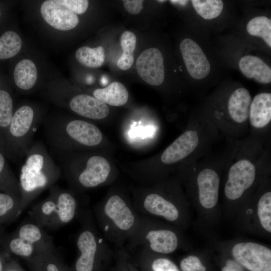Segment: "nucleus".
Instances as JSON below:
<instances>
[{
	"instance_id": "1",
	"label": "nucleus",
	"mask_w": 271,
	"mask_h": 271,
	"mask_svg": "<svg viewBox=\"0 0 271 271\" xmlns=\"http://www.w3.org/2000/svg\"><path fill=\"white\" fill-rule=\"evenodd\" d=\"M24 158L19 183L22 190L32 193L45 187L50 179L58 174L59 168L40 142L33 143Z\"/></svg>"
},
{
	"instance_id": "2",
	"label": "nucleus",
	"mask_w": 271,
	"mask_h": 271,
	"mask_svg": "<svg viewBox=\"0 0 271 271\" xmlns=\"http://www.w3.org/2000/svg\"><path fill=\"white\" fill-rule=\"evenodd\" d=\"M41 123L30 105H22L14 111L6 139L8 159L15 161L24 157L33 143L34 134Z\"/></svg>"
},
{
	"instance_id": "3",
	"label": "nucleus",
	"mask_w": 271,
	"mask_h": 271,
	"mask_svg": "<svg viewBox=\"0 0 271 271\" xmlns=\"http://www.w3.org/2000/svg\"><path fill=\"white\" fill-rule=\"evenodd\" d=\"M104 230L106 237L117 243L132 237L140 222L134 207H130L120 196H111L102 207Z\"/></svg>"
},
{
	"instance_id": "4",
	"label": "nucleus",
	"mask_w": 271,
	"mask_h": 271,
	"mask_svg": "<svg viewBox=\"0 0 271 271\" xmlns=\"http://www.w3.org/2000/svg\"><path fill=\"white\" fill-rule=\"evenodd\" d=\"M231 253L235 261L248 271H271L268 247L255 242H240L233 246Z\"/></svg>"
},
{
	"instance_id": "5",
	"label": "nucleus",
	"mask_w": 271,
	"mask_h": 271,
	"mask_svg": "<svg viewBox=\"0 0 271 271\" xmlns=\"http://www.w3.org/2000/svg\"><path fill=\"white\" fill-rule=\"evenodd\" d=\"M132 237L141 240L145 248L160 254L172 253L178 245V239L174 232L167 229L149 228L141 220Z\"/></svg>"
},
{
	"instance_id": "6",
	"label": "nucleus",
	"mask_w": 271,
	"mask_h": 271,
	"mask_svg": "<svg viewBox=\"0 0 271 271\" xmlns=\"http://www.w3.org/2000/svg\"><path fill=\"white\" fill-rule=\"evenodd\" d=\"M256 176L254 165L247 159H240L230 168L224 187L226 197L231 200L239 199L253 184Z\"/></svg>"
},
{
	"instance_id": "7",
	"label": "nucleus",
	"mask_w": 271,
	"mask_h": 271,
	"mask_svg": "<svg viewBox=\"0 0 271 271\" xmlns=\"http://www.w3.org/2000/svg\"><path fill=\"white\" fill-rule=\"evenodd\" d=\"M136 66L139 75L148 84L158 86L163 82L164 58L158 48L152 47L144 50L137 58Z\"/></svg>"
},
{
	"instance_id": "8",
	"label": "nucleus",
	"mask_w": 271,
	"mask_h": 271,
	"mask_svg": "<svg viewBox=\"0 0 271 271\" xmlns=\"http://www.w3.org/2000/svg\"><path fill=\"white\" fill-rule=\"evenodd\" d=\"M180 50L187 72L197 80L205 78L210 71V63L200 46L190 38L184 39Z\"/></svg>"
},
{
	"instance_id": "9",
	"label": "nucleus",
	"mask_w": 271,
	"mask_h": 271,
	"mask_svg": "<svg viewBox=\"0 0 271 271\" xmlns=\"http://www.w3.org/2000/svg\"><path fill=\"white\" fill-rule=\"evenodd\" d=\"M40 12L44 20L57 30H71L79 22L77 14L60 4L58 0L45 1L41 5Z\"/></svg>"
},
{
	"instance_id": "10",
	"label": "nucleus",
	"mask_w": 271,
	"mask_h": 271,
	"mask_svg": "<svg viewBox=\"0 0 271 271\" xmlns=\"http://www.w3.org/2000/svg\"><path fill=\"white\" fill-rule=\"evenodd\" d=\"M199 141L197 131H186L164 150L161 155V161L169 165L184 159L197 148Z\"/></svg>"
},
{
	"instance_id": "11",
	"label": "nucleus",
	"mask_w": 271,
	"mask_h": 271,
	"mask_svg": "<svg viewBox=\"0 0 271 271\" xmlns=\"http://www.w3.org/2000/svg\"><path fill=\"white\" fill-rule=\"evenodd\" d=\"M110 172V166L106 159L94 155L87 159L85 167L80 173L78 180L84 187H95L106 181Z\"/></svg>"
},
{
	"instance_id": "12",
	"label": "nucleus",
	"mask_w": 271,
	"mask_h": 271,
	"mask_svg": "<svg viewBox=\"0 0 271 271\" xmlns=\"http://www.w3.org/2000/svg\"><path fill=\"white\" fill-rule=\"evenodd\" d=\"M199 200L205 208H213L218 202L220 179L217 172L205 168L199 172L197 178Z\"/></svg>"
},
{
	"instance_id": "13",
	"label": "nucleus",
	"mask_w": 271,
	"mask_h": 271,
	"mask_svg": "<svg viewBox=\"0 0 271 271\" xmlns=\"http://www.w3.org/2000/svg\"><path fill=\"white\" fill-rule=\"evenodd\" d=\"M136 209L148 216L162 217L170 222L176 221L179 216V211L174 204L155 193L148 194L142 206Z\"/></svg>"
},
{
	"instance_id": "14",
	"label": "nucleus",
	"mask_w": 271,
	"mask_h": 271,
	"mask_svg": "<svg viewBox=\"0 0 271 271\" xmlns=\"http://www.w3.org/2000/svg\"><path fill=\"white\" fill-rule=\"evenodd\" d=\"M70 109L84 117L92 119H101L108 114L107 105L93 96L88 94H77L69 102Z\"/></svg>"
},
{
	"instance_id": "15",
	"label": "nucleus",
	"mask_w": 271,
	"mask_h": 271,
	"mask_svg": "<svg viewBox=\"0 0 271 271\" xmlns=\"http://www.w3.org/2000/svg\"><path fill=\"white\" fill-rule=\"evenodd\" d=\"M77 245L80 251L75 268L76 271H92L98 244L95 235L89 230L81 232Z\"/></svg>"
},
{
	"instance_id": "16",
	"label": "nucleus",
	"mask_w": 271,
	"mask_h": 271,
	"mask_svg": "<svg viewBox=\"0 0 271 271\" xmlns=\"http://www.w3.org/2000/svg\"><path fill=\"white\" fill-rule=\"evenodd\" d=\"M238 66L241 72L247 78L253 79L261 84L271 82V68L258 57L245 55L240 59Z\"/></svg>"
},
{
	"instance_id": "17",
	"label": "nucleus",
	"mask_w": 271,
	"mask_h": 271,
	"mask_svg": "<svg viewBox=\"0 0 271 271\" xmlns=\"http://www.w3.org/2000/svg\"><path fill=\"white\" fill-rule=\"evenodd\" d=\"M249 119L251 125L256 128H262L271 120V94L262 92L256 94L251 100Z\"/></svg>"
},
{
	"instance_id": "18",
	"label": "nucleus",
	"mask_w": 271,
	"mask_h": 271,
	"mask_svg": "<svg viewBox=\"0 0 271 271\" xmlns=\"http://www.w3.org/2000/svg\"><path fill=\"white\" fill-rule=\"evenodd\" d=\"M251 100L250 94L245 88H238L232 92L228 99L227 110L234 122L242 123L247 120Z\"/></svg>"
},
{
	"instance_id": "19",
	"label": "nucleus",
	"mask_w": 271,
	"mask_h": 271,
	"mask_svg": "<svg viewBox=\"0 0 271 271\" xmlns=\"http://www.w3.org/2000/svg\"><path fill=\"white\" fill-rule=\"evenodd\" d=\"M93 97L104 103L119 106L126 103L128 93L126 87L119 82H113L103 88L95 89Z\"/></svg>"
},
{
	"instance_id": "20",
	"label": "nucleus",
	"mask_w": 271,
	"mask_h": 271,
	"mask_svg": "<svg viewBox=\"0 0 271 271\" xmlns=\"http://www.w3.org/2000/svg\"><path fill=\"white\" fill-rule=\"evenodd\" d=\"M38 77L37 69L31 60L25 59L19 61L14 71V78L16 85L20 89L28 90L36 84Z\"/></svg>"
},
{
	"instance_id": "21",
	"label": "nucleus",
	"mask_w": 271,
	"mask_h": 271,
	"mask_svg": "<svg viewBox=\"0 0 271 271\" xmlns=\"http://www.w3.org/2000/svg\"><path fill=\"white\" fill-rule=\"evenodd\" d=\"M13 112V101L11 95L6 90L0 89V151L6 156V136Z\"/></svg>"
},
{
	"instance_id": "22",
	"label": "nucleus",
	"mask_w": 271,
	"mask_h": 271,
	"mask_svg": "<svg viewBox=\"0 0 271 271\" xmlns=\"http://www.w3.org/2000/svg\"><path fill=\"white\" fill-rule=\"evenodd\" d=\"M120 41L123 52L117 61V66L121 70H127L130 68L134 61L137 38L133 32L126 31L121 34Z\"/></svg>"
},
{
	"instance_id": "23",
	"label": "nucleus",
	"mask_w": 271,
	"mask_h": 271,
	"mask_svg": "<svg viewBox=\"0 0 271 271\" xmlns=\"http://www.w3.org/2000/svg\"><path fill=\"white\" fill-rule=\"evenodd\" d=\"M75 57L80 64L85 67L98 68L104 62V49L101 46L93 48L88 46L81 47L76 51Z\"/></svg>"
},
{
	"instance_id": "24",
	"label": "nucleus",
	"mask_w": 271,
	"mask_h": 271,
	"mask_svg": "<svg viewBox=\"0 0 271 271\" xmlns=\"http://www.w3.org/2000/svg\"><path fill=\"white\" fill-rule=\"evenodd\" d=\"M249 35L261 38L271 48V20L264 16L250 19L246 26Z\"/></svg>"
},
{
	"instance_id": "25",
	"label": "nucleus",
	"mask_w": 271,
	"mask_h": 271,
	"mask_svg": "<svg viewBox=\"0 0 271 271\" xmlns=\"http://www.w3.org/2000/svg\"><path fill=\"white\" fill-rule=\"evenodd\" d=\"M22 41L17 33L9 31L0 37V59H6L16 56L20 51Z\"/></svg>"
},
{
	"instance_id": "26",
	"label": "nucleus",
	"mask_w": 271,
	"mask_h": 271,
	"mask_svg": "<svg viewBox=\"0 0 271 271\" xmlns=\"http://www.w3.org/2000/svg\"><path fill=\"white\" fill-rule=\"evenodd\" d=\"M76 208V200L70 194L62 192L58 195L54 212L57 213L62 222L66 223L72 220L75 214Z\"/></svg>"
},
{
	"instance_id": "27",
	"label": "nucleus",
	"mask_w": 271,
	"mask_h": 271,
	"mask_svg": "<svg viewBox=\"0 0 271 271\" xmlns=\"http://www.w3.org/2000/svg\"><path fill=\"white\" fill-rule=\"evenodd\" d=\"M191 3L196 12L205 20L217 18L222 13L224 3L220 0H193Z\"/></svg>"
},
{
	"instance_id": "28",
	"label": "nucleus",
	"mask_w": 271,
	"mask_h": 271,
	"mask_svg": "<svg viewBox=\"0 0 271 271\" xmlns=\"http://www.w3.org/2000/svg\"><path fill=\"white\" fill-rule=\"evenodd\" d=\"M7 159L0 151V191L13 195L18 189V184Z\"/></svg>"
},
{
	"instance_id": "29",
	"label": "nucleus",
	"mask_w": 271,
	"mask_h": 271,
	"mask_svg": "<svg viewBox=\"0 0 271 271\" xmlns=\"http://www.w3.org/2000/svg\"><path fill=\"white\" fill-rule=\"evenodd\" d=\"M257 215L262 227L271 232V192L264 193L257 204Z\"/></svg>"
},
{
	"instance_id": "30",
	"label": "nucleus",
	"mask_w": 271,
	"mask_h": 271,
	"mask_svg": "<svg viewBox=\"0 0 271 271\" xmlns=\"http://www.w3.org/2000/svg\"><path fill=\"white\" fill-rule=\"evenodd\" d=\"M15 205L16 201L13 195L0 192V224L4 223L11 216Z\"/></svg>"
},
{
	"instance_id": "31",
	"label": "nucleus",
	"mask_w": 271,
	"mask_h": 271,
	"mask_svg": "<svg viewBox=\"0 0 271 271\" xmlns=\"http://www.w3.org/2000/svg\"><path fill=\"white\" fill-rule=\"evenodd\" d=\"M11 251L18 255L29 256L33 251V244L19 237L12 239L9 243Z\"/></svg>"
},
{
	"instance_id": "32",
	"label": "nucleus",
	"mask_w": 271,
	"mask_h": 271,
	"mask_svg": "<svg viewBox=\"0 0 271 271\" xmlns=\"http://www.w3.org/2000/svg\"><path fill=\"white\" fill-rule=\"evenodd\" d=\"M19 236L25 241L33 244L41 238L42 234L39 228L35 225L27 224L19 230Z\"/></svg>"
},
{
	"instance_id": "33",
	"label": "nucleus",
	"mask_w": 271,
	"mask_h": 271,
	"mask_svg": "<svg viewBox=\"0 0 271 271\" xmlns=\"http://www.w3.org/2000/svg\"><path fill=\"white\" fill-rule=\"evenodd\" d=\"M181 271H206L207 268L200 259L195 255H189L180 261Z\"/></svg>"
},
{
	"instance_id": "34",
	"label": "nucleus",
	"mask_w": 271,
	"mask_h": 271,
	"mask_svg": "<svg viewBox=\"0 0 271 271\" xmlns=\"http://www.w3.org/2000/svg\"><path fill=\"white\" fill-rule=\"evenodd\" d=\"M59 3L76 14H82L88 9L87 0H58Z\"/></svg>"
},
{
	"instance_id": "35",
	"label": "nucleus",
	"mask_w": 271,
	"mask_h": 271,
	"mask_svg": "<svg viewBox=\"0 0 271 271\" xmlns=\"http://www.w3.org/2000/svg\"><path fill=\"white\" fill-rule=\"evenodd\" d=\"M153 271H180L177 266L170 259L165 257H159L152 263Z\"/></svg>"
},
{
	"instance_id": "36",
	"label": "nucleus",
	"mask_w": 271,
	"mask_h": 271,
	"mask_svg": "<svg viewBox=\"0 0 271 271\" xmlns=\"http://www.w3.org/2000/svg\"><path fill=\"white\" fill-rule=\"evenodd\" d=\"M144 1L142 0H125L123 5L125 10L129 14H139L143 8Z\"/></svg>"
},
{
	"instance_id": "37",
	"label": "nucleus",
	"mask_w": 271,
	"mask_h": 271,
	"mask_svg": "<svg viewBox=\"0 0 271 271\" xmlns=\"http://www.w3.org/2000/svg\"><path fill=\"white\" fill-rule=\"evenodd\" d=\"M56 204L52 201H47L42 205V210L44 214L47 215H50L54 212Z\"/></svg>"
},
{
	"instance_id": "38",
	"label": "nucleus",
	"mask_w": 271,
	"mask_h": 271,
	"mask_svg": "<svg viewBox=\"0 0 271 271\" xmlns=\"http://www.w3.org/2000/svg\"><path fill=\"white\" fill-rule=\"evenodd\" d=\"M221 271H241L239 269L232 266L231 265L227 264L221 268Z\"/></svg>"
},
{
	"instance_id": "39",
	"label": "nucleus",
	"mask_w": 271,
	"mask_h": 271,
	"mask_svg": "<svg viewBox=\"0 0 271 271\" xmlns=\"http://www.w3.org/2000/svg\"><path fill=\"white\" fill-rule=\"evenodd\" d=\"M47 271H59L57 266L53 263H50L47 267Z\"/></svg>"
},
{
	"instance_id": "40",
	"label": "nucleus",
	"mask_w": 271,
	"mask_h": 271,
	"mask_svg": "<svg viewBox=\"0 0 271 271\" xmlns=\"http://www.w3.org/2000/svg\"><path fill=\"white\" fill-rule=\"evenodd\" d=\"M157 2H165V1H158Z\"/></svg>"
},
{
	"instance_id": "41",
	"label": "nucleus",
	"mask_w": 271,
	"mask_h": 271,
	"mask_svg": "<svg viewBox=\"0 0 271 271\" xmlns=\"http://www.w3.org/2000/svg\"><path fill=\"white\" fill-rule=\"evenodd\" d=\"M1 270V262H0V271Z\"/></svg>"
},
{
	"instance_id": "42",
	"label": "nucleus",
	"mask_w": 271,
	"mask_h": 271,
	"mask_svg": "<svg viewBox=\"0 0 271 271\" xmlns=\"http://www.w3.org/2000/svg\"><path fill=\"white\" fill-rule=\"evenodd\" d=\"M0 17H1V12H0Z\"/></svg>"
}]
</instances>
